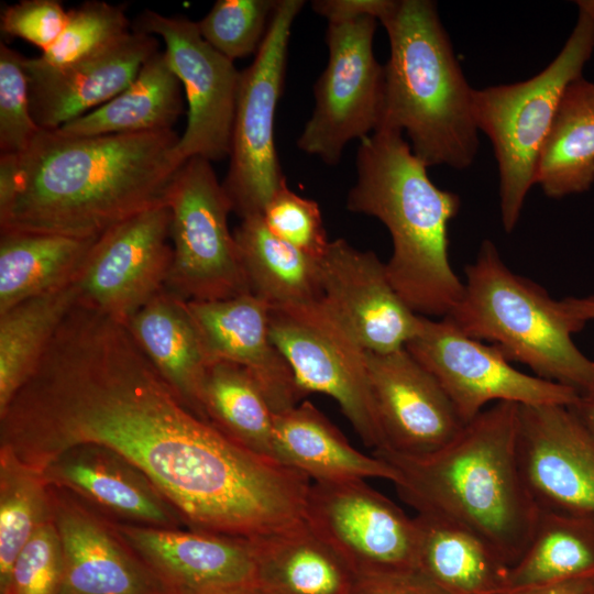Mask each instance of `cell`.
<instances>
[{
  "mask_svg": "<svg viewBox=\"0 0 594 594\" xmlns=\"http://www.w3.org/2000/svg\"><path fill=\"white\" fill-rule=\"evenodd\" d=\"M96 443L138 466L188 529L255 538L294 514L298 473L234 443L194 414L125 322L78 302L0 413V448L41 472Z\"/></svg>",
  "mask_w": 594,
  "mask_h": 594,
  "instance_id": "1",
  "label": "cell"
},
{
  "mask_svg": "<svg viewBox=\"0 0 594 594\" xmlns=\"http://www.w3.org/2000/svg\"><path fill=\"white\" fill-rule=\"evenodd\" d=\"M172 130L72 136L40 130L19 155H0V229L98 238L166 205L185 162Z\"/></svg>",
  "mask_w": 594,
  "mask_h": 594,
  "instance_id": "2",
  "label": "cell"
},
{
  "mask_svg": "<svg viewBox=\"0 0 594 594\" xmlns=\"http://www.w3.org/2000/svg\"><path fill=\"white\" fill-rule=\"evenodd\" d=\"M518 409L514 403L493 404L428 454L373 453L396 469L397 493L417 514L465 527L509 568L527 549L539 516L518 462Z\"/></svg>",
  "mask_w": 594,
  "mask_h": 594,
  "instance_id": "3",
  "label": "cell"
},
{
  "mask_svg": "<svg viewBox=\"0 0 594 594\" xmlns=\"http://www.w3.org/2000/svg\"><path fill=\"white\" fill-rule=\"evenodd\" d=\"M427 168L403 132L378 129L361 140L346 208L387 228L393 251L386 272L400 298L420 316L443 318L464 289L449 257V223L461 201L437 187Z\"/></svg>",
  "mask_w": 594,
  "mask_h": 594,
  "instance_id": "4",
  "label": "cell"
},
{
  "mask_svg": "<svg viewBox=\"0 0 594 594\" xmlns=\"http://www.w3.org/2000/svg\"><path fill=\"white\" fill-rule=\"evenodd\" d=\"M381 23L391 53L384 65L378 129L405 132L413 152L428 167L468 168L479 148L474 89L455 58L436 3L398 0Z\"/></svg>",
  "mask_w": 594,
  "mask_h": 594,
  "instance_id": "5",
  "label": "cell"
},
{
  "mask_svg": "<svg viewBox=\"0 0 594 594\" xmlns=\"http://www.w3.org/2000/svg\"><path fill=\"white\" fill-rule=\"evenodd\" d=\"M464 272L463 295L446 316L459 330L491 342L509 362L525 364L536 376L580 397L594 394V361L573 341L585 322L572 316L563 300L510 271L490 240L482 242Z\"/></svg>",
  "mask_w": 594,
  "mask_h": 594,
  "instance_id": "6",
  "label": "cell"
},
{
  "mask_svg": "<svg viewBox=\"0 0 594 594\" xmlns=\"http://www.w3.org/2000/svg\"><path fill=\"white\" fill-rule=\"evenodd\" d=\"M594 51V20L579 11L575 26L554 59L534 77L473 92V117L490 139L499 175L504 230L517 226L525 199L536 184L542 147L568 86L582 77Z\"/></svg>",
  "mask_w": 594,
  "mask_h": 594,
  "instance_id": "7",
  "label": "cell"
},
{
  "mask_svg": "<svg viewBox=\"0 0 594 594\" xmlns=\"http://www.w3.org/2000/svg\"><path fill=\"white\" fill-rule=\"evenodd\" d=\"M173 262L166 288L186 300H219L250 288L228 218L229 197L210 161L195 156L176 172L166 197Z\"/></svg>",
  "mask_w": 594,
  "mask_h": 594,
  "instance_id": "8",
  "label": "cell"
},
{
  "mask_svg": "<svg viewBox=\"0 0 594 594\" xmlns=\"http://www.w3.org/2000/svg\"><path fill=\"white\" fill-rule=\"evenodd\" d=\"M302 0H279L252 64L242 72L230 164L222 186L241 219L262 216L285 185L274 142V119L283 92L288 43Z\"/></svg>",
  "mask_w": 594,
  "mask_h": 594,
  "instance_id": "9",
  "label": "cell"
},
{
  "mask_svg": "<svg viewBox=\"0 0 594 594\" xmlns=\"http://www.w3.org/2000/svg\"><path fill=\"white\" fill-rule=\"evenodd\" d=\"M268 324L302 395L332 397L363 443L374 450L382 448L366 351L324 301L270 307Z\"/></svg>",
  "mask_w": 594,
  "mask_h": 594,
  "instance_id": "10",
  "label": "cell"
},
{
  "mask_svg": "<svg viewBox=\"0 0 594 594\" xmlns=\"http://www.w3.org/2000/svg\"><path fill=\"white\" fill-rule=\"evenodd\" d=\"M377 20L363 16L328 23V63L314 86L315 107L297 147L337 165L345 145L364 139L381 123L384 66L375 58Z\"/></svg>",
  "mask_w": 594,
  "mask_h": 594,
  "instance_id": "11",
  "label": "cell"
},
{
  "mask_svg": "<svg viewBox=\"0 0 594 594\" xmlns=\"http://www.w3.org/2000/svg\"><path fill=\"white\" fill-rule=\"evenodd\" d=\"M405 348L438 381L465 425L490 404L572 406L580 398L571 388L517 370L495 345L468 337L447 317L421 316Z\"/></svg>",
  "mask_w": 594,
  "mask_h": 594,
  "instance_id": "12",
  "label": "cell"
},
{
  "mask_svg": "<svg viewBox=\"0 0 594 594\" xmlns=\"http://www.w3.org/2000/svg\"><path fill=\"white\" fill-rule=\"evenodd\" d=\"M134 30L164 41L168 64L184 89L188 116L177 145L180 157L211 162L230 156L242 72L186 18L145 10Z\"/></svg>",
  "mask_w": 594,
  "mask_h": 594,
  "instance_id": "13",
  "label": "cell"
},
{
  "mask_svg": "<svg viewBox=\"0 0 594 594\" xmlns=\"http://www.w3.org/2000/svg\"><path fill=\"white\" fill-rule=\"evenodd\" d=\"M305 520L356 576L417 569L414 517L363 480L311 483Z\"/></svg>",
  "mask_w": 594,
  "mask_h": 594,
  "instance_id": "14",
  "label": "cell"
},
{
  "mask_svg": "<svg viewBox=\"0 0 594 594\" xmlns=\"http://www.w3.org/2000/svg\"><path fill=\"white\" fill-rule=\"evenodd\" d=\"M169 221L160 205L102 233L75 282L79 302L127 321L163 290L173 262Z\"/></svg>",
  "mask_w": 594,
  "mask_h": 594,
  "instance_id": "15",
  "label": "cell"
},
{
  "mask_svg": "<svg viewBox=\"0 0 594 594\" xmlns=\"http://www.w3.org/2000/svg\"><path fill=\"white\" fill-rule=\"evenodd\" d=\"M517 455L539 510L594 518V430L565 405H519Z\"/></svg>",
  "mask_w": 594,
  "mask_h": 594,
  "instance_id": "16",
  "label": "cell"
},
{
  "mask_svg": "<svg viewBox=\"0 0 594 594\" xmlns=\"http://www.w3.org/2000/svg\"><path fill=\"white\" fill-rule=\"evenodd\" d=\"M320 275L322 300L365 351L404 349L418 332L421 316L397 294L386 264L373 251L344 239L330 241Z\"/></svg>",
  "mask_w": 594,
  "mask_h": 594,
  "instance_id": "17",
  "label": "cell"
},
{
  "mask_svg": "<svg viewBox=\"0 0 594 594\" xmlns=\"http://www.w3.org/2000/svg\"><path fill=\"white\" fill-rule=\"evenodd\" d=\"M375 416L384 446L424 455L452 441L465 424L432 374L406 348L385 354L366 351ZM377 450V449H376Z\"/></svg>",
  "mask_w": 594,
  "mask_h": 594,
  "instance_id": "18",
  "label": "cell"
},
{
  "mask_svg": "<svg viewBox=\"0 0 594 594\" xmlns=\"http://www.w3.org/2000/svg\"><path fill=\"white\" fill-rule=\"evenodd\" d=\"M158 51L156 37L132 30L119 41L70 63L48 65L24 57L32 118L56 130L107 103L136 78Z\"/></svg>",
  "mask_w": 594,
  "mask_h": 594,
  "instance_id": "19",
  "label": "cell"
},
{
  "mask_svg": "<svg viewBox=\"0 0 594 594\" xmlns=\"http://www.w3.org/2000/svg\"><path fill=\"white\" fill-rule=\"evenodd\" d=\"M53 521L63 550L59 594H174L106 518L52 486Z\"/></svg>",
  "mask_w": 594,
  "mask_h": 594,
  "instance_id": "20",
  "label": "cell"
},
{
  "mask_svg": "<svg viewBox=\"0 0 594 594\" xmlns=\"http://www.w3.org/2000/svg\"><path fill=\"white\" fill-rule=\"evenodd\" d=\"M113 525L174 594H215L257 581L251 539L185 528Z\"/></svg>",
  "mask_w": 594,
  "mask_h": 594,
  "instance_id": "21",
  "label": "cell"
},
{
  "mask_svg": "<svg viewBox=\"0 0 594 594\" xmlns=\"http://www.w3.org/2000/svg\"><path fill=\"white\" fill-rule=\"evenodd\" d=\"M41 474L106 518L123 524L184 528L177 509L132 462L112 449L81 443L52 459Z\"/></svg>",
  "mask_w": 594,
  "mask_h": 594,
  "instance_id": "22",
  "label": "cell"
},
{
  "mask_svg": "<svg viewBox=\"0 0 594 594\" xmlns=\"http://www.w3.org/2000/svg\"><path fill=\"white\" fill-rule=\"evenodd\" d=\"M210 363L244 367L264 392L274 414L305 396L288 362L272 340L268 305L253 294L219 300H187Z\"/></svg>",
  "mask_w": 594,
  "mask_h": 594,
  "instance_id": "23",
  "label": "cell"
},
{
  "mask_svg": "<svg viewBox=\"0 0 594 594\" xmlns=\"http://www.w3.org/2000/svg\"><path fill=\"white\" fill-rule=\"evenodd\" d=\"M274 458L315 482L367 479L398 481L385 460L355 449L343 433L310 402L274 414Z\"/></svg>",
  "mask_w": 594,
  "mask_h": 594,
  "instance_id": "24",
  "label": "cell"
},
{
  "mask_svg": "<svg viewBox=\"0 0 594 594\" xmlns=\"http://www.w3.org/2000/svg\"><path fill=\"white\" fill-rule=\"evenodd\" d=\"M124 322L180 400L204 419L200 394L210 362L187 300L165 287Z\"/></svg>",
  "mask_w": 594,
  "mask_h": 594,
  "instance_id": "25",
  "label": "cell"
},
{
  "mask_svg": "<svg viewBox=\"0 0 594 594\" xmlns=\"http://www.w3.org/2000/svg\"><path fill=\"white\" fill-rule=\"evenodd\" d=\"M256 580L274 594H351L356 574L306 520L251 539Z\"/></svg>",
  "mask_w": 594,
  "mask_h": 594,
  "instance_id": "26",
  "label": "cell"
},
{
  "mask_svg": "<svg viewBox=\"0 0 594 594\" xmlns=\"http://www.w3.org/2000/svg\"><path fill=\"white\" fill-rule=\"evenodd\" d=\"M417 569L449 594H504L509 566L477 535L431 514H416Z\"/></svg>",
  "mask_w": 594,
  "mask_h": 594,
  "instance_id": "27",
  "label": "cell"
},
{
  "mask_svg": "<svg viewBox=\"0 0 594 594\" xmlns=\"http://www.w3.org/2000/svg\"><path fill=\"white\" fill-rule=\"evenodd\" d=\"M98 238L1 232L0 314L75 283Z\"/></svg>",
  "mask_w": 594,
  "mask_h": 594,
  "instance_id": "28",
  "label": "cell"
},
{
  "mask_svg": "<svg viewBox=\"0 0 594 594\" xmlns=\"http://www.w3.org/2000/svg\"><path fill=\"white\" fill-rule=\"evenodd\" d=\"M182 88L165 52L157 51L122 92L56 130L72 136L172 130L184 109Z\"/></svg>",
  "mask_w": 594,
  "mask_h": 594,
  "instance_id": "29",
  "label": "cell"
},
{
  "mask_svg": "<svg viewBox=\"0 0 594 594\" xmlns=\"http://www.w3.org/2000/svg\"><path fill=\"white\" fill-rule=\"evenodd\" d=\"M233 235L250 293L268 307L322 299L320 260L274 235L262 216L242 219Z\"/></svg>",
  "mask_w": 594,
  "mask_h": 594,
  "instance_id": "30",
  "label": "cell"
},
{
  "mask_svg": "<svg viewBox=\"0 0 594 594\" xmlns=\"http://www.w3.org/2000/svg\"><path fill=\"white\" fill-rule=\"evenodd\" d=\"M536 184L559 199L594 183V82L580 77L565 89L542 147Z\"/></svg>",
  "mask_w": 594,
  "mask_h": 594,
  "instance_id": "31",
  "label": "cell"
},
{
  "mask_svg": "<svg viewBox=\"0 0 594 594\" xmlns=\"http://www.w3.org/2000/svg\"><path fill=\"white\" fill-rule=\"evenodd\" d=\"M594 576V518L539 510L531 540L508 569L504 594Z\"/></svg>",
  "mask_w": 594,
  "mask_h": 594,
  "instance_id": "32",
  "label": "cell"
},
{
  "mask_svg": "<svg viewBox=\"0 0 594 594\" xmlns=\"http://www.w3.org/2000/svg\"><path fill=\"white\" fill-rule=\"evenodd\" d=\"M79 301L75 283L0 314V413L36 370L58 328Z\"/></svg>",
  "mask_w": 594,
  "mask_h": 594,
  "instance_id": "33",
  "label": "cell"
},
{
  "mask_svg": "<svg viewBox=\"0 0 594 594\" xmlns=\"http://www.w3.org/2000/svg\"><path fill=\"white\" fill-rule=\"evenodd\" d=\"M200 405L206 421L240 447L274 459V411L253 376L242 366L209 364Z\"/></svg>",
  "mask_w": 594,
  "mask_h": 594,
  "instance_id": "34",
  "label": "cell"
},
{
  "mask_svg": "<svg viewBox=\"0 0 594 594\" xmlns=\"http://www.w3.org/2000/svg\"><path fill=\"white\" fill-rule=\"evenodd\" d=\"M51 520V487L41 472L0 448V588L6 585L20 551Z\"/></svg>",
  "mask_w": 594,
  "mask_h": 594,
  "instance_id": "35",
  "label": "cell"
},
{
  "mask_svg": "<svg viewBox=\"0 0 594 594\" xmlns=\"http://www.w3.org/2000/svg\"><path fill=\"white\" fill-rule=\"evenodd\" d=\"M279 0H218L197 23L204 40L234 62L260 50Z\"/></svg>",
  "mask_w": 594,
  "mask_h": 594,
  "instance_id": "36",
  "label": "cell"
},
{
  "mask_svg": "<svg viewBox=\"0 0 594 594\" xmlns=\"http://www.w3.org/2000/svg\"><path fill=\"white\" fill-rule=\"evenodd\" d=\"M130 32L124 6L86 1L68 10L63 33L48 51L37 57L48 65L67 64L119 41Z\"/></svg>",
  "mask_w": 594,
  "mask_h": 594,
  "instance_id": "37",
  "label": "cell"
},
{
  "mask_svg": "<svg viewBox=\"0 0 594 594\" xmlns=\"http://www.w3.org/2000/svg\"><path fill=\"white\" fill-rule=\"evenodd\" d=\"M40 128L34 122L29 100L24 56L0 43V151L19 155L31 144Z\"/></svg>",
  "mask_w": 594,
  "mask_h": 594,
  "instance_id": "38",
  "label": "cell"
},
{
  "mask_svg": "<svg viewBox=\"0 0 594 594\" xmlns=\"http://www.w3.org/2000/svg\"><path fill=\"white\" fill-rule=\"evenodd\" d=\"M268 230L305 254L320 260L330 241L323 226L319 205L282 187L262 213Z\"/></svg>",
  "mask_w": 594,
  "mask_h": 594,
  "instance_id": "39",
  "label": "cell"
},
{
  "mask_svg": "<svg viewBox=\"0 0 594 594\" xmlns=\"http://www.w3.org/2000/svg\"><path fill=\"white\" fill-rule=\"evenodd\" d=\"M62 581L63 550L51 520L20 551L0 594H59Z\"/></svg>",
  "mask_w": 594,
  "mask_h": 594,
  "instance_id": "40",
  "label": "cell"
},
{
  "mask_svg": "<svg viewBox=\"0 0 594 594\" xmlns=\"http://www.w3.org/2000/svg\"><path fill=\"white\" fill-rule=\"evenodd\" d=\"M68 11L57 0H22L1 13L2 33L48 51L63 33Z\"/></svg>",
  "mask_w": 594,
  "mask_h": 594,
  "instance_id": "41",
  "label": "cell"
},
{
  "mask_svg": "<svg viewBox=\"0 0 594 594\" xmlns=\"http://www.w3.org/2000/svg\"><path fill=\"white\" fill-rule=\"evenodd\" d=\"M351 594H449L418 569L356 576Z\"/></svg>",
  "mask_w": 594,
  "mask_h": 594,
  "instance_id": "42",
  "label": "cell"
},
{
  "mask_svg": "<svg viewBox=\"0 0 594 594\" xmlns=\"http://www.w3.org/2000/svg\"><path fill=\"white\" fill-rule=\"evenodd\" d=\"M396 6V0H316L312 10L328 23L351 21L372 16L382 22Z\"/></svg>",
  "mask_w": 594,
  "mask_h": 594,
  "instance_id": "43",
  "label": "cell"
},
{
  "mask_svg": "<svg viewBox=\"0 0 594 594\" xmlns=\"http://www.w3.org/2000/svg\"><path fill=\"white\" fill-rule=\"evenodd\" d=\"M594 586V576H584L557 582L515 594H591Z\"/></svg>",
  "mask_w": 594,
  "mask_h": 594,
  "instance_id": "44",
  "label": "cell"
},
{
  "mask_svg": "<svg viewBox=\"0 0 594 594\" xmlns=\"http://www.w3.org/2000/svg\"><path fill=\"white\" fill-rule=\"evenodd\" d=\"M572 316L587 322L594 320V293L584 297H566L562 299Z\"/></svg>",
  "mask_w": 594,
  "mask_h": 594,
  "instance_id": "45",
  "label": "cell"
},
{
  "mask_svg": "<svg viewBox=\"0 0 594 594\" xmlns=\"http://www.w3.org/2000/svg\"><path fill=\"white\" fill-rule=\"evenodd\" d=\"M571 407L594 430V394L586 397H580Z\"/></svg>",
  "mask_w": 594,
  "mask_h": 594,
  "instance_id": "46",
  "label": "cell"
},
{
  "mask_svg": "<svg viewBox=\"0 0 594 594\" xmlns=\"http://www.w3.org/2000/svg\"><path fill=\"white\" fill-rule=\"evenodd\" d=\"M215 594H274L261 583L252 582L242 586L230 588Z\"/></svg>",
  "mask_w": 594,
  "mask_h": 594,
  "instance_id": "47",
  "label": "cell"
},
{
  "mask_svg": "<svg viewBox=\"0 0 594 594\" xmlns=\"http://www.w3.org/2000/svg\"><path fill=\"white\" fill-rule=\"evenodd\" d=\"M579 11L586 13L592 20H594V0H580L575 1Z\"/></svg>",
  "mask_w": 594,
  "mask_h": 594,
  "instance_id": "48",
  "label": "cell"
},
{
  "mask_svg": "<svg viewBox=\"0 0 594 594\" xmlns=\"http://www.w3.org/2000/svg\"><path fill=\"white\" fill-rule=\"evenodd\" d=\"M591 594H594V586H593V590H592V593Z\"/></svg>",
  "mask_w": 594,
  "mask_h": 594,
  "instance_id": "49",
  "label": "cell"
}]
</instances>
